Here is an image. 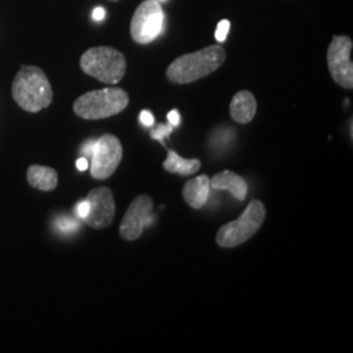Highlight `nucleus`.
Listing matches in <instances>:
<instances>
[{
    "label": "nucleus",
    "instance_id": "1a4fd4ad",
    "mask_svg": "<svg viewBox=\"0 0 353 353\" xmlns=\"http://www.w3.org/2000/svg\"><path fill=\"white\" fill-rule=\"evenodd\" d=\"M153 211V201L150 195L137 196L127 208L119 227V236L126 241H135L143 234L144 228L151 220L150 216Z\"/></svg>",
    "mask_w": 353,
    "mask_h": 353
},
{
    "label": "nucleus",
    "instance_id": "0eeeda50",
    "mask_svg": "<svg viewBox=\"0 0 353 353\" xmlns=\"http://www.w3.org/2000/svg\"><path fill=\"white\" fill-rule=\"evenodd\" d=\"M353 42L348 36H334L327 50V65L334 81L341 88H353Z\"/></svg>",
    "mask_w": 353,
    "mask_h": 353
},
{
    "label": "nucleus",
    "instance_id": "f257e3e1",
    "mask_svg": "<svg viewBox=\"0 0 353 353\" xmlns=\"http://www.w3.org/2000/svg\"><path fill=\"white\" fill-rule=\"evenodd\" d=\"M227 59V51L220 45L181 55L166 70V77L176 84H190L211 75Z\"/></svg>",
    "mask_w": 353,
    "mask_h": 353
},
{
    "label": "nucleus",
    "instance_id": "7ed1b4c3",
    "mask_svg": "<svg viewBox=\"0 0 353 353\" xmlns=\"http://www.w3.org/2000/svg\"><path fill=\"white\" fill-rule=\"evenodd\" d=\"M130 102L125 89L110 88L92 90L84 93L74 102V112L83 119L97 121L122 113Z\"/></svg>",
    "mask_w": 353,
    "mask_h": 353
},
{
    "label": "nucleus",
    "instance_id": "aec40b11",
    "mask_svg": "<svg viewBox=\"0 0 353 353\" xmlns=\"http://www.w3.org/2000/svg\"><path fill=\"white\" fill-rule=\"evenodd\" d=\"M89 212V203L87 201H83V202L79 203L76 205V214L80 217V219H84Z\"/></svg>",
    "mask_w": 353,
    "mask_h": 353
},
{
    "label": "nucleus",
    "instance_id": "2eb2a0df",
    "mask_svg": "<svg viewBox=\"0 0 353 353\" xmlns=\"http://www.w3.org/2000/svg\"><path fill=\"white\" fill-rule=\"evenodd\" d=\"M163 166L168 173L188 176L196 173L201 169L202 163L199 159H183L176 151L168 150V157Z\"/></svg>",
    "mask_w": 353,
    "mask_h": 353
},
{
    "label": "nucleus",
    "instance_id": "393cba45",
    "mask_svg": "<svg viewBox=\"0 0 353 353\" xmlns=\"http://www.w3.org/2000/svg\"><path fill=\"white\" fill-rule=\"evenodd\" d=\"M159 1H166V0H159Z\"/></svg>",
    "mask_w": 353,
    "mask_h": 353
},
{
    "label": "nucleus",
    "instance_id": "f3484780",
    "mask_svg": "<svg viewBox=\"0 0 353 353\" xmlns=\"http://www.w3.org/2000/svg\"><path fill=\"white\" fill-rule=\"evenodd\" d=\"M229 29H230L229 20H221V21L217 24L216 32H214V37L217 39V42H224V41L227 39Z\"/></svg>",
    "mask_w": 353,
    "mask_h": 353
},
{
    "label": "nucleus",
    "instance_id": "dca6fc26",
    "mask_svg": "<svg viewBox=\"0 0 353 353\" xmlns=\"http://www.w3.org/2000/svg\"><path fill=\"white\" fill-rule=\"evenodd\" d=\"M172 131H173V126L170 123L169 125H160L157 128L152 130V139L163 141L168 135L172 134Z\"/></svg>",
    "mask_w": 353,
    "mask_h": 353
},
{
    "label": "nucleus",
    "instance_id": "39448f33",
    "mask_svg": "<svg viewBox=\"0 0 353 353\" xmlns=\"http://www.w3.org/2000/svg\"><path fill=\"white\" fill-rule=\"evenodd\" d=\"M265 207L263 203L252 199L243 214L234 221L224 224L216 234V243L220 248L232 249L250 240L265 223Z\"/></svg>",
    "mask_w": 353,
    "mask_h": 353
},
{
    "label": "nucleus",
    "instance_id": "ddd939ff",
    "mask_svg": "<svg viewBox=\"0 0 353 353\" xmlns=\"http://www.w3.org/2000/svg\"><path fill=\"white\" fill-rule=\"evenodd\" d=\"M210 185L214 190H227L237 201L243 202L248 196V185L242 176L233 173L232 170H224L217 173L210 179Z\"/></svg>",
    "mask_w": 353,
    "mask_h": 353
},
{
    "label": "nucleus",
    "instance_id": "20e7f679",
    "mask_svg": "<svg viewBox=\"0 0 353 353\" xmlns=\"http://www.w3.org/2000/svg\"><path fill=\"white\" fill-rule=\"evenodd\" d=\"M80 67L84 74L105 84H118L126 74L125 55L109 46L92 48L80 58Z\"/></svg>",
    "mask_w": 353,
    "mask_h": 353
},
{
    "label": "nucleus",
    "instance_id": "423d86ee",
    "mask_svg": "<svg viewBox=\"0 0 353 353\" xmlns=\"http://www.w3.org/2000/svg\"><path fill=\"white\" fill-rule=\"evenodd\" d=\"M164 19V10L159 0H144L131 19V37L139 45L151 43L160 36Z\"/></svg>",
    "mask_w": 353,
    "mask_h": 353
},
{
    "label": "nucleus",
    "instance_id": "b1692460",
    "mask_svg": "<svg viewBox=\"0 0 353 353\" xmlns=\"http://www.w3.org/2000/svg\"><path fill=\"white\" fill-rule=\"evenodd\" d=\"M94 143H96V140H90V141L84 144V147H83V152H84L87 156H90V157H92L93 148H94Z\"/></svg>",
    "mask_w": 353,
    "mask_h": 353
},
{
    "label": "nucleus",
    "instance_id": "f8f14e48",
    "mask_svg": "<svg viewBox=\"0 0 353 353\" xmlns=\"http://www.w3.org/2000/svg\"><path fill=\"white\" fill-rule=\"evenodd\" d=\"M210 176L203 174V176L192 178L191 181H188L182 190V195L185 202L189 204L191 208L194 210H201L204 207L208 198H210Z\"/></svg>",
    "mask_w": 353,
    "mask_h": 353
},
{
    "label": "nucleus",
    "instance_id": "5701e85b",
    "mask_svg": "<svg viewBox=\"0 0 353 353\" xmlns=\"http://www.w3.org/2000/svg\"><path fill=\"white\" fill-rule=\"evenodd\" d=\"M88 160L85 157H80L77 161H76V168L80 170V172H84L88 169Z\"/></svg>",
    "mask_w": 353,
    "mask_h": 353
},
{
    "label": "nucleus",
    "instance_id": "9d476101",
    "mask_svg": "<svg viewBox=\"0 0 353 353\" xmlns=\"http://www.w3.org/2000/svg\"><path fill=\"white\" fill-rule=\"evenodd\" d=\"M89 212L83 220L88 227L103 229L112 225L115 217V201L109 188H97L88 194Z\"/></svg>",
    "mask_w": 353,
    "mask_h": 353
},
{
    "label": "nucleus",
    "instance_id": "a211bd4d",
    "mask_svg": "<svg viewBox=\"0 0 353 353\" xmlns=\"http://www.w3.org/2000/svg\"><path fill=\"white\" fill-rule=\"evenodd\" d=\"M57 225L62 232L70 233V232H74L76 228H77V223H76L75 220H71L68 217H62L61 220H58Z\"/></svg>",
    "mask_w": 353,
    "mask_h": 353
},
{
    "label": "nucleus",
    "instance_id": "4468645a",
    "mask_svg": "<svg viewBox=\"0 0 353 353\" xmlns=\"http://www.w3.org/2000/svg\"><path fill=\"white\" fill-rule=\"evenodd\" d=\"M26 178L32 188L41 191H52L58 186V173L48 166H29Z\"/></svg>",
    "mask_w": 353,
    "mask_h": 353
},
{
    "label": "nucleus",
    "instance_id": "412c9836",
    "mask_svg": "<svg viewBox=\"0 0 353 353\" xmlns=\"http://www.w3.org/2000/svg\"><path fill=\"white\" fill-rule=\"evenodd\" d=\"M168 121L173 127H176L181 122V115L178 113V110H172L168 113Z\"/></svg>",
    "mask_w": 353,
    "mask_h": 353
},
{
    "label": "nucleus",
    "instance_id": "6e6552de",
    "mask_svg": "<svg viewBox=\"0 0 353 353\" xmlns=\"http://www.w3.org/2000/svg\"><path fill=\"white\" fill-rule=\"evenodd\" d=\"M123 157V148L119 139L106 134L96 140L92 153L90 174L94 179H106L114 174Z\"/></svg>",
    "mask_w": 353,
    "mask_h": 353
},
{
    "label": "nucleus",
    "instance_id": "f03ea898",
    "mask_svg": "<svg viewBox=\"0 0 353 353\" xmlns=\"http://www.w3.org/2000/svg\"><path fill=\"white\" fill-rule=\"evenodd\" d=\"M52 88L46 74L36 65H23L14 77L12 97L29 113H38L50 106Z\"/></svg>",
    "mask_w": 353,
    "mask_h": 353
},
{
    "label": "nucleus",
    "instance_id": "9b49d317",
    "mask_svg": "<svg viewBox=\"0 0 353 353\" xmlns=\"http://www.w3.org/2000/svg\"><path fill=\"white\" fill-rule=\"evenodd\" d=\"M256 108H258L256 100L252 92L240 90L233 96L229 110H230V117L234 122L246 125V123H250L254 119L256 114Z\"/></svg>",
    "mask_w": 353,
    "mask_h": 353
},
{
    "label": "nucleus",
    "instance_id": "6ab92c4d",
    "mask_svg": "<svg viewBox=\"0 0 353 353\" xmlns=\"http://www.w3.org/2000/svg\"><path fill=\"white\" fill-rule=\"evenodd\" d=\"M139 119L143 126L151 127L153 126V123H154V117H153V114H152L151 112H148V110H143V112L140 113Z\"/></svg>",
    "mask_w": 353,
    "mask_h": 353
},
{
    "label": "nucleus",
    "instance_id": "a878e982",
    "mask_svg": "<svg viewBox=\"0 0 353 353\" xmlns=\"http://www.w3.org/2000/svg\"><path fill=\"white\" fill-rule=\"evenodd\" d=\"M110 1H118V0H110Z\"/></svg>",
    "mask_w": 353,
    "mask_h": 353
},
{
    "label": "nucleus",
    "instance_id": "4be33fe9",
    "mask_svg": "<svg viewBox=\"0 0 353 353\" xmlns=\"http://www.w3.org/2000/svg\"><path fill=\"white\" fill-rule=\"evenodd\" d=\"M105 16H106V11H105L102 7L94 8V11H93V19H94L96 21H102V20L105 19Z\"/></svg>",
    "mask_w": 353,
    "mask_h": 353
}]
</instances>
